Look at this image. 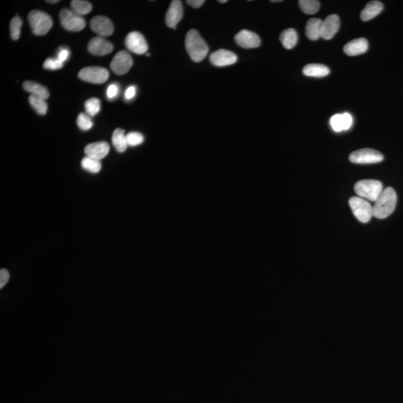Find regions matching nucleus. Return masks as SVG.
<instances>
[{"label":"nucleus","mask_w":403,"mask_h":403,"mask_svg":"<svg viewBox=\"0 0 403 403\" xmlns=\"http://www.w3.org/2000/svg\"><path fill=\"white\" fill-rule=\"evenodd\" d=\"M397 196L392 187H387L381 192L375 201L373 208V216L378 219H384L390 216L396 206Z\"/></svg>","instance_id":"obj_1"},{"label":"nucleus","mask_w":403,"mask_h":403,"mask_svg":"<svg viewBox=\"0 0 403 403\" xmlns=\"http://www.w3.org/2000/svg\"><path fill=\"white\" fill-rule=\"evenodd\" d=\"M185 47L189 56L195 62H200L209 52V47L199 32L195 29L189 31L186 35Z\"/></svg>","instance_id":"obj_2"},{"label":"nucleus","mask_w":403,"mask_h":403,"mask_svg":"<svg viewBox=\"0 0 403 403\" xmlns=\"http://www.w3.org/2000/svg\"><path fill=\"white\" fill-rule=\"evenodd\" d=\"M355 192L359 197L376 201L383 191L382 183L377 180L365 179L355 184Z\"/></svg>","instance_id":"obj_3"},{"label":"nucleus","mask_w":403,"mask_h":403,"mask_svg":"<svg viewBox=\"0 0 403 403\" xmlns=\"http://www.w3.org/2000/svg\"><path fill=\"white\" fill-rule=\"evenodd\" d=\"M28 20L32 32L36 35H44L48 33L53 24L50 15L38 10L31 12L28 15Z\"/></svg>","instance_id":"obj_4"},{"label":"nucleus","mask_w":403,"mask_h":403,"mask_svg":"<svg viewBox=\"0 0 403 403\" xmlns=\"http://www.w3.org/2000/svg\"><path fill=\"white\" fill-rule=\"evenodd\" d=\"M351 210L360 222H369L373 216V208L370 203L359 196H353L349 201Z\"/></svg>","instance_id":"obj_5"},{"label":"nucleus","mask_w":403,"mask_h":403,"mask_svg":"<svg viewBox=\"0 0 403 403\" xmlns=\"http://www.w3.org/2000/svg\"><path fill=\"white\" fill-rule=\"evenodd\" d=\"M61 26L70 32H79L86 26L85 21L73 10L64 9L59 14Z\"/></svg>","instance_id":"obj_6"},{"label":"nucleus","mask_w":403,"mask_h":403,"mask_svg":"<svg viewBox=\"0 0 403 403\" xmlns=\"http://www.w3.org/2000/svg\"><path fill=\"white\" fill-rule=\"evenodd\" d=\"M349 158L355 164H369L381 162L384 159V156L377 150L366 148L352 152Z\"/></svg>","instance_id":"obj_7"},{"label":"nucleus","mask_w":403,"mask_h":403,"mask_svg":"<svg viewBox=\"0 0 403 403\" xmlns=\"http://www.w3.org/2000/svg\"><path fill=\"white\" fill-rule=\"evenodd\" d=\"M80 79L93 84H103L107 81L109 72L106 68L99 67H84L78 73Z\"/></svg>","instance_id":"obj_8"},{"label":"nucleus","mask_w":403,"mask_h":403,"mask_svg":"<svg viewBox=\"0 0 403 403\" xmlns=\"http://www.w3.org/2000/svg\"><path fill=\"white\" fill-rule=\"evenodd\" d=\"M133 64V60L126 51H120L115 55L111 62V69L118 75H124L130 70Z\"/></svg>","instance_id":"obj_9"},{"label":"nucleus","mask_w":403,"mask_h":403,"mask_svg":"<svg viewBox=\"0 0 403 403\" xmlns=\"http://www.w3.org/2000/svg\"><path fill=\"white\" fill-rule=\"evenodd\" d=\"M125 44L128 50L138 55H142L148 50L147 41L140 32H132L128 34Z\"/></svg>","instance_id":"obj_10"},{"label":"nucleus","mask_w":403,"mask_h":403,"mask_svg":"<svg viewBox=\"0 0 403 403\" xmlns=\"http://www.w3.org/2000/svg\"><path fill=\"white\" fill-rule=\"evenodd\" d=\"M235 42L244 49L257 48L261 45L259 36L251 31L241 30L235 37Z\"/></svg>","instance_id":"obj_11"},{"label":"nucleus","mask_w":403,"mask_h":403,"mask_svg":"<svg viewBox=\"0 0 403 403\" xmlns=\"http://www.w3.org/2000/svg\"><path fill=\"white\" fill-rule=\"evenodd\" d=\"M90 28L102 38L110 36L114 32V25L112 21L104 16L94 17L90 21Z\"/></svg>","instance_id":"obj_12"},{"label":"nucleus","mask_w":403,"mask_h":403,"mask_svg":"<svg viewBox=\"0 0 403 403\" xmlns=\"http://www.w3.org/2000/svg\"><path fill=\"white\" fill-rule=\"evenodd\" d=\"M210 61L217 67H226L232 65L238 61V56L234 52L227 50H219L212 52Z\"/></svg>","instance_id":"obj_13"},{"label":"nucleus","mask_w":403,"mask_h":403,"mask_svg":"<svg viewBox=\"0 0 403 403\" xmlns=\"http://www.w3.org/2000/svg\"><path fill=\"white\" fill-rule=\"evenodd\" d=\"M87 50L92 55L103 56L112 52L113 45L105 38L96 37L90 40L87 46Z\"/></svg>","instance_id":"obj_14"},{"label":"nucleus","mask_w":403,"mask_h":403,"mask_svg":"<svg viewBox=\"0 0 403 403\" xmlns=\"http://www.w3.org/2000/svg\"><path fill=\"white\" fill-rule=\"evenodd\" d=\"M183 18L182 3L179 0H173L170 3V7L166 14V24L168 27H176L177 24L181 21Z\"/></svg>","instance_id":"obj_15"},{"label":"nucleus","mask_w":403,"mask_h":403,"mask_svg":"<svg viewBox=\"0 0 403 403\" xmlns=\"http://www.w3.org/2000/svg\"><path fill=\"white\" fill-rule=\"evenodd\" d=\"M340 18L337 15H330L323 21L321 38L330 40L336 35L340 29Z\"/></svg>","instance_id":"obj_16"},{"label":"nucleus","mask_w":403,"mask_h":403,"mask_svg":"<svg viewBox=\"0 0 403 403\" xmlns=\"http://www.w3.org/2000/svg\"><path fill=\"white\" fill-rule=\"evenodd\" d=\"M109 151H110L109 144L105 141L92 143L86 146L84 148L86 156L90 157L99 161L104 158L109 154Z\"/></svg>","instance_id":"obj_17"},{"label":"nucleus","mask_w":403,"mask_h":403,"mask_svg":"<svg viewBox=\"0 0 403 403\" xmlns=\"http://www.w3.org/2000/svg\"><path fill=\"white\" fill-rule=\"evenodd\" d=\"M368 50V41L364 38L354 39L344 47V53L350 56H356L365 53Z\"/></svg>","instance_id":"obj_18"},{"label":"nucleus","mask_w":403,"mask_h":403,"mask_svg":"<svg viewBox=\"0 0 403 403\" xmlns=\"http://www.w3.org/2000/svg\"><path fill=\"white\" fill-rule=\"evenodd\" d=\"M383 10V4L379 1H372L367 3V6L361 12V19L363 21H369L378 16Z\"/></svg>","instance_id":"obj_19"},{"label":"nucleus","mask_w":403,"mask_h":403,"mask_svg":"<svg viewBox=\"0 0 403 403\" xmlns=\"http://www.w3.org/2000/svg\"><path fill=\"white\" fill-rule=\"evenodd\" d=\"M322 23L319 18H312L306 24V34L309 39L318 41L321 38Z\"/></svg>","instance_id":"obj_20"},{"label":"nucleus","mask_w":403,"mask_h":403,"mask_svg":"<svg viewBox=\"0 0 403 403\" xmlns=\"http://www.w3.org/2000/svg\"><path fill=\"white\" fill-rule=\"evenodd\" d=\"M24 90L29 92L31 95L37 96V97L42 98L44 99H47L50 96V93L48 90L44 86L41 85L39 83L35 81H26L23 84Z\"/></svg>","instance_id":"obj_21"},{"label":"nucleus","mask_w":403,"mask_h":403,"mask_svg":"<svg viewBox=\"0 0 403 403\" xmlns=\"http://www.w3.org/2000/svg\"><path fill=\"white\" fill-rule=\"evenodd\" d=\"M303 73L306 76L321 78L328 76L330 73V70L324 64H309L305 66Z\"/></svg>","instance_id":"obj_22"},{"label":"nucleus","mask_w":403,"mask_h":403,"mask_svg":"<svg viewBox=\"0 0 403 403\" xmlns=\"http://www.w3.org/2000/svg\"><path fill=\"white\" fill-rule=\"evenodd\" d=\"M279 40L284 48L291 50L297 44V32L294 29H285L281 32Z\"/></svg>","instance_id":"obj_23"},{"label":"nucleus","mask_w":403,"mask_h":403,"mask_svg":"<svg viewBox=\"0 0 403 403\" xmlns=\"http://www.w3.org/2000/svg\"><path fill=\"white\" fill-rule=\"evenodd\" d=\"M112 144L115 150L119 152H125L128 146L125 131L122 129H115L112 135Z\"/></svg>","instance_id":"obj_24"},{"label":"nucleus","mask_w":403,"mask_h":403,"mask_svg":"<svg viewBox=\"0 0 403 403\" xmlns=\"http://www.w3.org/2000/svg\"><path fill=\"white\" fill-rule=\"evenodd\" d=\"M81 166L86 171L90 172L91 173H99L102 168L100 161L88 156H85L82 158L81 161Z\"/></svg>","instance_id":"obj_25"},{"label":"nucleus","mask_w":403,"mask_h":403,"mask_svg":"<svg viewBox=\"0 0 403 403\" xmlns=\"http://www.w3.org/2000/svg\"><path fill=\"white\" fill-rule=\"evenodd\" d=\"M70 6L73 12L80 16L87 15L92 11V5L89 2L83 0H73Z\"/></svg>","instance_id":"obj_26"},{"label":"nucleus","mask_w":403,"mask_h":403,"mask_svg":"<svg viewBox=\"0 0 403 403\" xmlns=\"http://www.w3.org/2000/svg\"><path fill=\"white\" fill-rule=\"evenodd\" d=\"M29 103L31 106L35 109V112L38 115H45L48 109L47 102L42 98L37 97V96L30 95L29 97Z\"/></svg>","instance_id":"obj_27"},{"label":"nucleus","mask_w":403,"mask_h":403,"mask_svg":"<svg viewBox=\"0 0 403 403\" xmlns=\"http://www.w3.org/2000/svg\"><path fill=\"white\" fill-rule=\"evenodd\" d=\"M299 6L305 14L314 15L319 11L320 2L318 0H300Z\"/></svg>","instance_id":"obj_28"},{"label":"nucleus","mask_w":403,"mask_h":403,"mask_svg":"<svg viewBox=\"0 0 403 403\" xmlns=\"http://www.w3.org/2000/svg\"><path fill=\"white\" fill-rule=\"evenodd\" d=\"M84 107L89 117H94L100 111V101L96 98H90L85 102Z\"/></svg>","instance_id":"obj_29"},{"label":"nucleus","mask_w":403,"mask_h":403,"mask_svg":"<svg viewBox=\"0 0 403 403\" xmlns=\"http://www.w3.org/2000/svg\"><path fill=\"white\" fill-rule=\"evenodd\" d=\"M23 21L18 16L15 17L11 21L10 32L11 37L14 41H18L21 36V29L22 26Z\"/></svg>","instance_id":"obj_30"},{"label":"nucleus","mask_w":403,"mask_h":403,"mask_svg":"<svg viewBox=\"0 0 403 403\" xmlns=\"http://www.w3.org/2000/svg\"><path fill=\"white\" fill-rule=\"evenodd\" d=\"M77 125L81 130L87 131L93 127V124L88 115L81 113L77 118Z\"/></svg>","instance_id":"obj_31"},{"label":"nucleus","mask_w":403,"mask_h":403,"mask_svg":"<svg viewBox=\"0 0 403 403\" xmlns=\"http://www.w3.org/2000/svg\"><path fill=\"white\" fill-rule=\"evenodd\" d=\"M128 146L129 147H137L142 144L144 141L142 134L137 132H131L126 135Z\"/></svg>","instance_id":"obj_32"},{"label":"nucleus","mask_w":403,"mask_h":403,"mask_svg":"<svg viewBox=\"0 0 403 403\" xmlns=\"http://www.w3.org/2000/svg\"><path fill=\"white\" fill-rule=\"evenodd\" d=\"M64 63L61 62L58 58H49L44 61V67L47 70H55L62 68Z\"/></svg>","instance_id":"obj_33"},{"label":"nucleus","mask_w":403,"mask_h":403,"mask_svg":"<svg viewBox=\"0 0 403 403\" xmlns=\"http://www.w3.org/2000/svg\"><path fill=\"white\" fill-rule=\"evenodd\" d=\"M330 125L332 126V129L335 132H339L341 131H344V126H343L342 115H333L330 119Z\"/></svg>","instance_id":"obj_34"},{"label":"nucleus","mask_w":403,"mask_h":403,"mask_svg":"<svg viewBox=\"0 0 403 403\" xmlns=\"http://www.w3.org/2000/svg\"><path fill=\"white\" fill-rule=\"evenodd\" d=\"M118 93H119V87H118V84H112L108 87L106 94H107V97L109 99H112L116 97Z\"/></svg>","instance_id":"obj_35"},{"label":"nucleus","mask_w":403,"mask_h":403,"mask_svg":"<svg viewBox=\"0 0 403 403\" xmlns=\"http://www.w3.org/2000/svg\"><path fill=\"white\" fill-rule=\"evenodd\" d=\"M342 121L344 130H348L353 125V117L349 113L343 114Z\"/></svg>","instance_id":"obj_36"},{"label":"nucleus","mask_w":403,"mask_h":403,"mask_svg":"<svg viewBox=\"0 0 403 403\" xmlns=\"http://www.w3.org/2000/svg\"><path fill=\"white\" fill-rule=\"evenodd\" d=\"M9 278H10L9 272L6 269H1L0 270V288H3L7 284Z\"/></svg>","instance_id":"obj_37"},{"label":"nucleus","mask_w":403,"mask_h":403,"mask_svg":"<svg viewBox=\"0 0 403 403\" xmlns=\"http://www.w3.org/2000/svg\"><path fill=\"white\" fill-rule=\"evenodd\" d=\"M69 55H70V52L67 49L64 48H61L59 50V52H58V56H57V58L61 62L64 63V61H67V58H68Z\"/></svg>","instance_id":"obj_38"},{"label":"nucleus","mask_w":403,"mask_h":403,"mask_svg":"<svg viewBox=\"0 0 403 403\" xmlns=\"http://www.w3.org/2000/svg\"><path fill=\"white\" fill-rule=\"evenodd\" d=\"M136 95V87L135 86H130L126 89L125 92V98L127 100H130L132 98L135 97Z\"/></svg>","instance_id":"obj_39"},{"label":"nucleus","mask_w":403,"mask_h":403,"mask_svg":"<svg viewBox=\"0 0 403 403\" xmlns=\"http://www.w3.org/2000/svg\"><path fill=\"white\" fill-rule=\"evenodd\" d=\"M187 3L191 7L198 9L204 4L205 1L204 0H187Z\"/></svg>","instance_id":"obj_40"},{"label":"nucleus","mask_w":403,"mask_h":403,"mask_svg":"<svg viewBox=\"0 0 403 403\" xmlns=\"http://www.w3.org/2000/svg\"><path fill=\"white\" fill-rule=\"evenodd\" d=\"M47 2V3H58V2L59 1H58V0H54V1H52V0H50V1H49L48 0V1Z\"/></svg>","instance_id":"obj_41"},{"label":"nucleus","mask_w":403,"mask_h":403,"mask_svg":"<svg viewBox=\"0 0 403 403\" xmlns=\"http://www.w3.org/2000/svg\"><path fill=\"white\" fill-rule=\"evenodd\" d=\"M218 2H219L220 3H227V0H219Z\"/></svg>","instance_id":"obj_42"},{"label":"nucleus","mask_w":403,"mask_h":403,"mask_svg":"<svg viewBox=\"0 0 403 403\" xmlns=\"http://www.w3.org/2000/svg\"><path fill=\"white\" fill-rule=\"evenodd\" d=\"M271 2H272V3H279V2H281V1H280V0H276H276H273V1H271Z\"/></svg>","instance_id":"obj_43"}]
</instances>
